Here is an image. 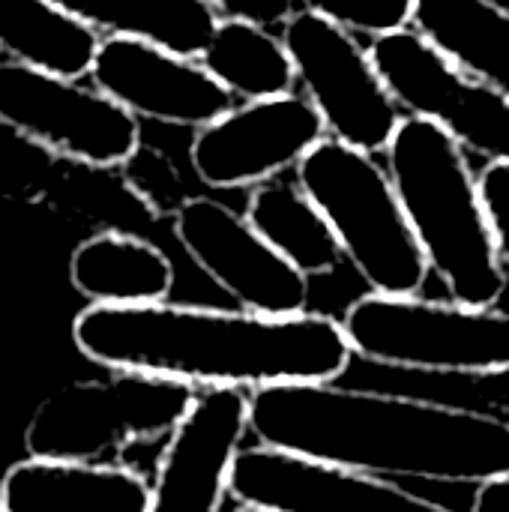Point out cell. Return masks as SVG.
<instances>
[{"label": "cell", "instance_id": "obj_12", "mask_svg": "<svg viewBox=\"0 0 509 512\" xmlns=\"http://www.w3.org/2000/svg\"><path fill=\"white\" fill-rule=\"evenodd\" d=\"M252 396L237 387L195 390L165 438L147 512H222L249 432Z\"/></svg>", "mask_w": 509, "mask_h": 512}, {"label": "cell", "instance_id": "obj_14", "mask_svg": "<svg viewBox=\"0 0 509 512\" xmlns=\"http://www.w3.org/2000/svg\"><path fill=\"white\" fill-rule=\"evenodd\" d=\"M231 498L276 512H453L393 480L348 474L261 444L240 453Z\"/></svg>", "mask_w": 509, "mask_h": 512}, {"label": "cell", "instance_id": "obj_24", "mask_svg": "<svg viewBox=\"0 0 509 512\" xmlns=\"http://www.w3.org/2000/svg\"><path fill=\"white\" fill-rule=\"evenodd\" d=\"M423 387H408L405 393L462 405L509 423V369H495L483 375H420Z\"/></svg>", "mask_w": 509, "mask_h": 512}, {"label": "cell", "instance_id": "obj_22", "mask_svg": "<svg viewBox=\"0 0 509 512\" xmlns=\"http://www.w3.org/2000/svg\"><path fill=\"white\" fill-rule=\"evenodd\" d=\"M60 156L39 141L0 123V198L18 204L42 201L57 183Z\"/></svg>", "mask_w": 509, "mask_h": 512}, {"label": "cell", "instance_id": "obj_16", "mask_svg": "<svg viewBox=\"0 0 509 512\" xmlns=\"http://www.w3.org/2000/svg\"><path fill=\"white\" fill-rule=\"evenodd\" d=\"M69 282L90 306L162 303L174 288V264L141 234L108 228L75 246Z\"/></svg>", "mask_w": 509, "mask_h": 512}, {"label": "cell", "instance_id": "obj_7", "mask_svg": "<svg viewBox=\"0 0 509 512\" xmlns=\"http://www.w3.org/2000/svg\"><path fill=\"white\" fill-rule=\"evenodd\" d=\"M279 36L291 54L303 96L327 126V138L369 156L387 153L405 114L387 90L372 51L354 33L306 9Z\"/></svg>", "mask_w": 509, "mask_h": 512}, {"label": "cell", "instance_id": "obj_5", "mask_svg": "<svg viewBox=\"0 0 509 512\" xmlns=\"http://www.w3.org/2000/svg\"><path fill=\"white\" fill-rule=\"evenodd\" d=\"M342 330L354 354L411 375H483L509 369V312L444 300L357 297Z\"/></svg>", "mask_w": 509, "mask_h": 512}, {"label": "cell", "instance_id": "obj_6", "mask_svg": "<svg viewBox=\"0 0 509 512\" xmlns=\"http://www.w3.org/2000/svg\"><path fill=\"white\" fill-rule=\"evenodd\" d=\"M192 396V387L129 372L75 381L39 402L24 447L36 459L108 462L132 444L168 438Z\"/></svg>", "mask_w": 509, "mask_h": 512}, {"label": "cell", "instance_id": "obj_3", "mask_svg": "<svg viewBox=\"0 0 509 512\" xmlns=\"http://www.w3.org/2000/svg\"><path fill=\"white\" fill-rule=\"evenodd\" d=\"M387 171L429 270L450 297L465 306H495L509 276L468 150L441 126L405 117L387 147Z\"/></svg>", "mask_w": 509, "mask_h": 512}, {"label": "cell", "instance_id": "obj_25", "mask_svg": "<svg viewBox=\"0 0 509 512\" xmlns=\"http://www.w3.org/2000/svg\"><path fill=\"white\" fill-rule=\"evenodd\" d=\"M300 6L348 33H366L378 39L408 30L414 24L417 0H300Z\"/></svg>", "mask_w": 509, "mask_h": 512}, {"label": "cell", "instance_id": "obj_15", "mask_svg": "<svg viewBox=\"0 0 509 512\" xmlns=\"http://www.w3.org/2000/svg\"><path fill=\"white\" fill-rule=\"evenodd\" d=\"M3 512H147L150 483L111 462L24 459L0 480Z\"/></svg>", "mask_w": 509, "mask_h": 512}, {"label": "cell", "instance_id": "obj_30", "mask_svg": "<svg viewBox=\"0 0 509 512\" xmlns=\"http://www.w3.org/2000/svg\"><path fill=\"white\" fill-rule=\"evenodd\" d=\"M0 512H3V504H0Z\"/></svg>", "mask_w": 509, "mask_h": 512}, {"label": "cell", "instance_id": "obj_9", "mask_svg": "<svg viewBox=\"0 0 509 512\" xmlns=\"http://www.w3.org/2000/svg\"><path fill=\"white\" fill-rule=\"evenodd\" d=\"M369 51L402 114L441 126L486 162H509V99L459 69L414 27L372 39Z\"/></svg>", "mask_w": 509, "mask_h": 512}, {"label": "cell", "instance_id": "obj_19", "mask_svg": "<svg viewBox=\"0 0 509 512\" xmlns=\"http://www.w3.org/2000/svg\"><path fill=\"white\" fill-rule=\"evenodd\" d=\"M243 216L288 264L309 279L330 276L345 261L333 225L300 183L276 177L255 186Z\"/></svg>", "mask_w": 509, "mask_h": 512}, {"label": "cell", "instance_id": "obj_23", "mask_svg": "<svg viewBox=\"0 0 509 512\" xmlns=\"http://www.w3.org/2000/svg\"><path fill=\"white\" fill-rule=\"evenodd\" d=\"M117 171H120L123 183L129 186V192L147 207V213L153 219H168V216L174 219L192 198L186 192L183 174L177 171L171 156L144 141Z\"/></svg>", "mask_w": 509, "mask_h": 512}, {"label": "cell", "instance_id": "obj_11", "mask_svg": "<svg viewBox=\"0 0 509 512\" xmlns=\"http://www.w3.org/2000/svg\"><path fill=\"white\" fill-rule=\"evenodd\" d=\"M327 126L306 96L288 93L234 105L198 129L189 162L210 189H246L297 168L321 141Z\"/></svg>", "mask_w": 509, "mask_h": 512}, {"label": "cell", "instance_id": "obj_13", "mask_svg": "<svg viewBox=\"0 0 509 512\" xmlns=\"http://www.w3.org/2000/svg\"><path fill=\"white\" fill-rule=\"evenodd\" d=\"M90 81L135 117L195 132L234 108V96L201 66V60L144 39H102Z\"/></svg>", "mask_w": 509, "mask_h": 512}, {"label": "cell", "instance_id": "obj_20", "mask_svg": "<svg viewBox=\"0 0 509 512\" xmlns=\"http://www.w3.org/2000/svg\"><path fill=\"white\" fill-rule=\"evenodd\" d=\"M96 33L144 39L183 57H201L219 15L210 0H51Z\"/></svg>", "mask_w": 509, "mask_h": 512}, {"label": "cell", "instance_id": "obj_29", "mask_svg": "<svg viewBox=\"0 0 509 512\" xmlns=\"http://www.w3.org/2000/svg\"><path fill=\"white\" fill-rule=\"evenodd\" d=\"M231 512H276V510H261V507H246V504H237Z\"/></svg>", "mask_w": 509, "mask_h": 512}, {"label": "cell", "instance_id": "obj_17", "mask_svg": "<svg viewBox=\"0 0 509 512\" xmlns=\"http://www.w3.org/2000/svg\"><path fill=\"white\" fill-rule=\"evenodd\" d=\"M459 69L509 99V6L498 0H417L414 24Z\"/></svg>", "mask_w": 509, "mask_h": 512}, {"label": "cell", "instance_id": "obj_26", "mask_svg": "<svg viewBox=\"0 0 509 512\" xmlns=\"http://www.w3.org/2000/svg\"><path fill=\"white\" fill-rule=\"evenodd\" d=\"M480 189L495 234L498 258L509 276V162H489L480 174Z\"/></svg>", "mask_w": 509, "mask_h": 512}, {"label": "cell", "instance_id": "obj_27", "mask_svg": "<svg viewBox=\"0 0 509 512\" xmlns=\"http://www.w3.org/2000/svg\"><path fill=\"white\" fill-rule=\"evenodd\" d=\"M219 21H243L264 30H279L300 12V0H210Z\"/></svg>", "mask_w": 509, "mask_h": 512}, {"label": "cell", "instance_id": "obj_4", "mask_svg": "<svg viewBox=\"0 0 509 512\" xmlns=\"http://www.w3.org/2000/svg\"><path fill=\"white\" fill-rule=\"evenodd\" d=\"M297 183L321 207L372 294L417 297L423 291L432 270L387 168L363 150L324 138L297 165Z\"/></svg>", "mask_w": 509, "mask_h": 512}, {"label": "cell", "instance_id": "obj_18", "mask_svg": "<svg viewBox=\"0 0 509 512\" xmlns=\"http://www.w3.org/2000/svg\"><path fill=\"white\" fill-rule=\"evenodd\" d=\"M102 36L51 0H0V51L6 60L60 75H90Z\"/></svg>", "mask_w": 509, "mask_h": 512}, {"label": "cell", "instance_id": "obj_8", "mask_svg": "<svg viewBox=\"0 0 509 512\" xmlns=\"http://www.w3.org/2000/svg\"><path fill=\"white\" fill-rule=\"evenodd\" d=\"M0 123L90 168H120L141 144L138 117L111 96L15 60H0Z\"/></svg>", "mask_w": 509, "mask_h": 512}, {"label": "cell", "instance_id": "obj_1", "mask_svg": "<svg viewBox=\"0 0 509 512\" xmlns=\"http://www.w3.org/2000/svg\"><path fill=\"white\" fill-rule=\"evenodd\" d=\"M261 447L375 480L486 486L509 477V423L411 393L282 384L252 390Z\"/></svg>", "mask_w": 509, "mask_h": 512}, {"label": "cell", "instance_id": "obj_10", "mask_svg": "<svg viewBox=\"0 0 509 512\" xmlns=\"http://www.w3.org/2000/svg\"><path fill=\"white\" fill-rule=\"evenodd\" d=\"M174 237L240 309L279 318L306 312L309 276L288 264L228 204L192 195L174 216Z\"/></svg>", "mask_w": 509, "mask_h": 512}, {"label": "cell", "instance_id": "obj_28", "mask_svg": "<svg viewBox=\"0 0 509 512\" xmlns=\"http://www.w3.org/2000/svg\"><path fill=\"white\" fill-rule=\"evenodd\" d=\"M471 512H509V477L477 486Z\"/></svg>", "mask_w": 509, "mask_h": 512}, {"label": "cell", "instance_id": "obj_31", "mask_svg": "<svg viewBox=\"0 0 509 512\" xmlns=\"http://www.w3.org/2000/svg\"><path fill=\"white\" fill-rule=\"evenodd\" d=\"M504 3H507V6H509V0H504Z\"/></svg>", "mask_w": 509, "mask_h": 512}, {"label": "cell", "instance_id": "obj_21", "mask_svg": "<svg viewBox=\"0 0 509 512\" xmlns=\"http://www.w3.org/2000/svg\"><path fill=\"white\" fill-rule=\"evenodd\" d=\"M198 60L231 96L243 102L288 96L297 84L282 36L243 21H219Z\"/></svg>", "mask_w": 509, "mask_h": 512}, {"label": "cell", "instance_id": "obj_2", "mask_svg": "<svg viewBox=\"0 0 509 512\" xmlns=\"http://www.w3.org/2000/svg\"><path fill=\"white\" fill-rule=\"evenodd\" d=\"M72 342L111 372L249 393L282 384H333L354 357L342 321L321 312L279 318L168 300L87 306L72 321Z\"/></svg>", "mask_w": 509, "mask_h": 512}]
</instances>
